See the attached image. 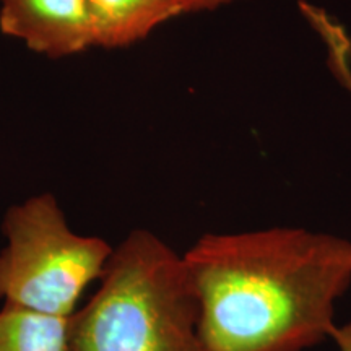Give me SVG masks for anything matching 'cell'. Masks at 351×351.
Here are the masks:
<instances>
[{
  "instance_id": "ba28073f",
  "label": "cell",
  "mask_w": 351,
  "mask_h": 351,
  "mask_svg": "<svg viewBox=\"0 0 351 351\" xmlns=\"http://www.w3.org/2000/svg\"><path fill=\"white\" fill-rule=\"evenodd\" d=\"M333 339H335L337 343L340 345L341 351H351V324L348 327L341 328H335V332H333Z\"/></svg>"
},
{
  "instance_id": "6da1fadb",
  "label": "cell",
  "mask_w": 351,
  "mask_h": 351,
  "mask_svg": "<svg viewBox=\"0 0 351 351\" xmlns=\"http://www.w3.org/2000/svg\"><path fill=\"white\" fill-rule=\"evenodd\" d=\"M182 258L207 351H304L351 283L350 241L301 228L205 234Z\"/></svg>"
},
{
  "instance_id": "52a82bcc",
  "label": "cell",
  "mask_w": 351,
  "mask_h": 351,
  "mask_svg": "<svg viewBox=\"0 0 351 351\" xmlns=\"http://www.w3.org/2000/svg\"><path fill=\"white\" fill-rule=\"evenodd\" d=\"M186 2L189 7V13H192L202 10H215V8L236 2V0H186Z\"/></svg>"
},
{
  "instance_id": "5b68a950",
  "label": "cell",
  "mask_w": 351,
  "mask_h": 351,
  "mask_svg": "<svg viewBox=\"0 0 351 351\" xmlns=\"http://www.w3.org/2000/svg\"><path fill=\"white\" fill-rule=\"evenodd\" d=\"M93 47H124L189 13L186 0H86Z\"/></svg>"
},
{
  "instance_id": "3957f363",
  "label": "cell",
  "mask_w": 351,
  "mask_h": 351,
  "mask_svg": "<svg viewBox=\"0 0 351 351\" xmlns=\"http://www.w3.org/2000/svg\"><path fill=\"white\" fill-rule=\"evenodd\" d=\"M0 300L56 317H72L85 289L106 269L114 247L69 226L49 192L7 210L2 223Z\"/></svg>"
},
{
  "instance_id": "8992f818",
  "label": "cell",
  "mask_w": 351,
  "mask_h": 351,
  "mask_svg": "<svg viewBox=\"0 0 351 351\" xmlns=\"http://www.w3.org/2000/svg\"><path fill=\"white\" fill-rule=\"evenodd\" d=\"M0 351H70V317L3 306Z\"/></svg>"
},
{
  "instance_id": "277c9868",
  "label": "cell",
  "mask_w": 351,
  "mask_h": 351,
  "mask_svg": "<svg viewBox=\"0 0 351 351\" xmlns=\"http://www.w3.org/2000/svg\"><path fill=\"white\" fill-rule=\"evenodd\" d=\"M0 32L47 57L93 47L86 0H0Z\"/></svg>"
},
{
  "instance_id": "7a4b0ae2",
  "label": "cell",
  "mask_w": 351,
  "mask_h": 351,
  "mask_svg": "<svg viewBox=\"0 0 351 351\" xmlns=\"http://www.w3.org/2000/svg\"><path fill=\"white\" fill-rule=\"evenodd\" d=\"M99 282L70 317V351H207L184 258L156 234L132 231Z\"/></svg>"
}]
</instances>
